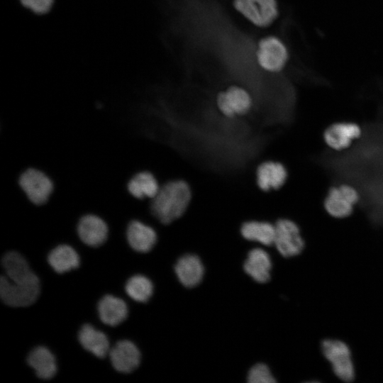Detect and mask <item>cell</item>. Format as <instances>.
I'll return each mask as SVG.
<instances>
[{"instance_id":"cell-1","label":"cell","mask_w":383,"mask_h":383,"mask_svg":"<svg viewBox=\"0 0 383 383\" xmlns=\"http://www.w3.org/2000/svg\"><path fill=\"white\" fill-rule=\"evenodd\" d=\"M192 195V189L186 180H169L161 184L157 194L150 200L151 216L161 224L169 225L186 213Z\"/></svg>"},{"instance_id":"cell-2","label":"cell","mask_w":383,"mask_h":383,"mask_svg":"<svg viewBox=\"0 0 383 383\" xmlns=\"http://www.w3.org/2000/svg\"><path fill=\"white\" fill-rule=\"evenodd\" d=\"M360 191L353 184L343 183L331 187L323 200L326 212L335 218H345L360 201Z\"/></svg>"},{"instance_id":"cell-3","label":"cell","mask_w":383,"mask_h":383,"mask_svg":"<svg viewBox=\"0 0 383 383\" xmlns=\"http://www.w3.org/2000/svg\"><path fill=\"white\" fill-rule=\"evenodd\" d=\"M18 184L28 199L35 205L47 203L55 189L52 178L36 167L23 170L18 177Z\"/></svg>"},{"instance_id":"cell-4","label":"cell","mask_w":383,"mask_h":383,"mask_svg":"<svg viewBox=\"0 0 383 383\" xmlns=\"http://www.w3.org/2000/svg\"><path fill=\"white\" fill-rule=\"evenodd\" d=\"M321 350L337 377L350 382L355 377V367L349 347L343 341L326 339L321 343Z\"/></svg>"},{"instance_id":"cell-5","label":"cell","mask_w":383,"mask_h":383,"mask_svg":"<svg viewBox=\"0 0 383 383\" xmlns=\"http://www.w3.org/2000/svg\"><path fill=\"white\" fill-rule=\"evenodd\" d=\"M40 294V282H14L2 275L0 296L4 303L13 307L28 306L33 304Z\"/></svg>"},{"instance_id":"cell-6","label":"cell","mask_w":383,"mask_h":383,"mask_svg":"<svg viewBox=\"0 0 383 383\" xmlns=\"http://www.w3.org/2000/svg\"><path fill=\"white\" fill-rule=\"evenodd\" d=\"M275 225L274 245L284 257L299 255L304 248V240L299 226L289 218H279Z\"/></svg>"},{"instance_id":"cell-7","label":"cell","mask_w":383,"mask_h":383,"mask_svg":"<svg viewBox=\"0 0 383 383\" xmlns=\"http://www.w3.org/2000/svg\"><path fill=\"white\" fill-rule=\"evenodd\" d=\"M76 233L80 240L89 247H99L109 238L110 229L107 221L101 216L87 213L77 221Z\"/></svg>"},{"instance_id":"cell-8","label":"cell","mask_w":383,"mask_h":383,"mask_svg":"<svg viewBox=\"0 0 383 383\" xmlns=\"http://www.w3.org/2000/svg\"><path fill=\"white\" fill-rule=\"evenodd\" d=\"M259 65L269 72H279L284 67L288 52L284 43L277 38L269 36L262 38L256 52Z\"/></svg>"},{"instance_id":"cell-9","label":"cell","mask_w":383,"mask_h":383,"mask_svg":"<svg viewBox=\"0 0 383 383\" xmlns=\"http://www.w3.org/2000/svg\"><path fill=\"white\" fill-rule=\"evenodd\" d=\"M235 9L259 27L270 25L278 15L276 0H234Z\"/></svg>"},{"instance_id":"cell-10","label":"cell","mask_w":383,"mask_h":383,"mask_svg":"<svg viewBox=\"0 0 383 383\" xmlns=\"http://www.w3.org/2000/svg\"><path fill=\"white\" fill-rule=\"evenodd\" d=\"M362 135V129L357 123L340 121L329 125L323 131V138L331 150L342 151L348 148Z\"/></svg>"},{"instance_id":"cell-11","label":"cell","mask_w":383,"mask_h":383,"mask_svg":"<svg viewBox=\"0 0 383 383\" xmlns=\"http://www.w3.org/2000/svg\"><path fill=\"white\" fill-rule=\"evenodd\" d=\"M216 105L224 116L233 118L248 113L252 108V99L245 89L232 86L218 94Z\"/></svg>"},{"instance_id":"cell-12","label":"cell","mask_w":383,"mask_h":383,"mask_svg":"<svg viewBox=\"0 0 383 383\" xmlns=\"http://www.w3.org/2000/svg\"><path fill=\"white\" fill-rule=\"evenodd\" d=\"M288 177L287 167L279 161H263L255 170L256 185L264 192L279 190L286 184Z\"/></svg>"},{"instance_id":"cell-13","label":"cell","mask_w":383,"mask_h":383,"mask_svg":"<svg viewBox=\"0 0 383 383\" xmlns=\"http://www.w3.org/2000/svg\"><path fill=\"white\" fill-rule=\"evenodd\" d=\"M125 233L129 245L140 252H149L157 240L155 230L145 221L138 218L128 223Z\"/></svg>"},{"instance_id":"cell-14","label":"cell","mask_w":383,"mask_h":383,"mask_svg":"<svg viewBox=\"0 0 383 383\" xmlns=\"http://www.w3.org/2000/svg\"><path fill=\"white\" fill-rule=\"evenodd\" d=\"M109 354L113 367L119 372H132L140 365V351L135 344L129 340L118 341L109 350Z\"/></svg>"},{"instance_id":"cell-15","label":"cell","mask_w":383,"mask_h":383,"mask_svg":"<svg viewBox=\"0 0 383 383\" xmlns=\"http://www.w3.org/2000/svg\"><path fill=\"white\" fill-rule=\"evenodd\" d=\"M161 184L150 171L142 170L134 174L127 183V190L139 200H150L158 192Z\"/></svg>"},{"instance_id":"cell-16","label":"cell","mask_w":383,"mask_h":383,"mask_svg":"<svg viewBox=\"0 0 383 383\" xmlns=\"http://www.w3.org/2000/svg\"><path fill=\"white\" fill-rule=\"evenodd\" d=\"M6 277L15 282H26L38 279L25 258L15 251L8 252L2 259Z\"/></svg>"},{"instance_id":"cell-17","label":"cell","mask_w":383,"mask_h":383,"mask_svg":"<svg viewBox=\"0 0 383 383\" xmlns=\"http://www.w3.org/2000/svg\"><path fill=\"white\" fill-rule=\"evenodd\" d=\"M175 272L183 285L187 287H194L202 279L204 267L197 256L186 255L177 261Z\"/></svg>"},{"instance_id":"cell-18","label":"cell","mask_w":383,"mask_h":383,"mask_svg":"<svg viewBox=\"0 0 383 383\" xmlns=\"http://www.w3.org/2000/svg\"><path fill=\"white\" fill-rule=\"evenodd\" d=\"M98 312L103 323L111 326H116L126 320L128 316V308L122 299L106 295L99 301Z\"/></svg>"},{"instance_id":"cell-19","label":"cell","mask_w":383,"mask_h":383,"mask_svg":"<svg viewBox=\"0 0 383 383\" xmlns=\"http://www.w3.org/2000/svg\"><path fill=\"white\" fill-rule=\"evenodd\" d=\"M272 262L269 255L260 248L250 250L244 263L246 273L260 283L269 280Z\"/></svg>"},{"instance_id":"cell-20","label":"cell","mask_w":383,"mask_h":383,"mask_svg":"<svg viewBox=\"0 0 383 383\" xmlns=\"http://www.w3.org/2000/svg\"><path fill=\"white\" fill-rule=\"evenodd\" d=\"M79 340L82 347L95 356L103 358L109 353V342L106 335L92 326L84 325L79 332Z\"/></svg>"},{"instance_id":"cell-21","label":"cell","mask_w":383,"mask_h":383,"mask_svg":"<svg viewBox=\"0 0 383 383\" xmlns=\"http://www.w3.org/2000/svg\"><path fill=\"white\" fill-rule=\"evenodd\" d=\"M27 360L40 379H49L56 374L57 365L55 356L45 347L38 346L34 348L28 355Z\"/></svg>"},{"instance_id":"cell-22","label":"cell","mask_w":383,"mask_h":383,"mask_svg":"<svg viewBox=\"0 0 383 383\" xmlns=\"http://www.w3.org/2000/svg\"><path fill=\"white\" fill-rule=\"evenodd\" d=\"M240 233L246 240L272 245L275 237V225L267 221H248L242 224Z\"/></svg>"},{"instance_id":"cell-23","label":"cell","mask_w":383,"mask_h":383,"mask_svg":"<svg viewBox=\"0 0 383 383\" xmlns=\"http://www.w3.org/2000/svg\"><path fill=\"white\" fill-rule=\"evenodd\" d=\"M48 261L57 273H65L79 265V257L75 250L65 244L57 245L48 255Z\"/></svg>"},{"instance_id":"cell-24","label":"cell","mask_w":383,"mask_h":383,"mask_svg":"<svg viewBox=\"0 0 383 383\" xmlns=\"http://www.w3.org/2000/svg\"><path fill=\"white\" fill-rule=\"evenodd\" d=\"M126 291L133 300L138 302H145L152 294L153 285L146 277L135 275L128 280L126 284Z\"/></svg>"},{"instance_id":"cell-25","label":"cell","mask_w":383,"mask_h":383,"mask_svg":"<svg viewBox=\"0 0 383 383\" xmlns=\"http://www.w3.org/2000/svg\"><path fill=\"white\" fill-rule=\"evenodd\" d=\"M250 383H274L276 382L268 367L264 364H257L250 370L248 376Z\"/></svg>"},{"instance_id":"cell-26","label":"cell","mask_w":383,"mask_h":383,"mask_svg":"<svg viewBox=\"0 0 383 383\" xmlns=\"http://www.w3.org/2000/svg\"><path fill=\"white\" fill-rule=\"evenodd\" d=\"M22 5L36 14H45L52 6L54 0H20Z\"/></svg>"}]
</instances>
